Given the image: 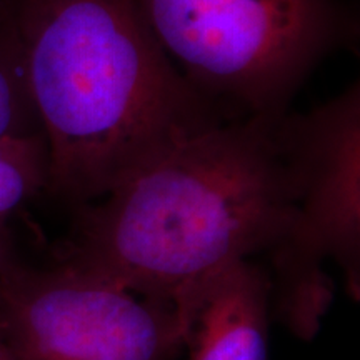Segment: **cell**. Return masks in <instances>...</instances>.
Returning a JSON list of instances; mask_svg holds the SVG:
<instances>
[{
  "label": "cell",
  "mask_w": 360,
  "mask_h": 360,
  "mask_svg": "<svg viewBox=\"0 0 360 360\" xmlns=\"http://www.w3.org/2000/svg\"><path fill=\"white\" fill-rule=\"evenodd\" d=\"M0 359H2V352H0ZM4 360V359H2Z\"/></svg>",
  "instance_id": "obj_9"
},
{
  "label": "cell",
  "mask_w": 360,
  "mask_h": 360,
  "mask_svg": "<svg viewBox=\"0 0 360 360\" xmlns=\"http://www.w3.org/2000/svg\"><path fill=\"white\" fill-rule=\"evenodd\" d=\"M184 347L170 304L62 260L0 269L4 360H172Z\"/></svg>",
  "instance_id": "obj_4"
},
{
  "label": "cell",
  "mask_w": 360,
  "mask_h": 360,
  "mask_svg": "<svg viewBox=\"0 0 360 360\" xmlns=\"http://www.w3.org/2000/svg\"><path fill=\"white\" fill-rule=\"evenodd\" d=\"M44 135L0 141V269L7 262V224L27 200L47 191Z\"/></svg>",
  "instance_id": "obj_7"
},
{
  "label": "cell",
  "mask_w": 360,
  "mask_h": 360,
  "mask_svg": "<svg viewBox=\"0 0 360 360\" xmlns=\"http://www.w3.org/2000/svg\"><path fill=\"white\" fill-rule=\"evenodd\" d=\"M285 117L225 120L75 207L64 260L170 305L240 260L276 265L300 193Z\"/></svg>",
  "instance_id": "obj_1"
},
{
  "label": "cell",
  "mask_w": 360,
  "mask_h": 360,
  "mask_svg": "<svg viewBox=\"0 0 360 360\" xmlns=\"http://www.w3.org/2000/svg\"><path fill=\"white\" fill-rule=\"evenodd\" d=\"M299 172V209L289 245L274 265L282 317L310 335L330 292L322 265L332 260L359 290L360 270V84L305 114L285 117Z\"/></svg>",
  "instance_id": "obj_5"
},
{
  "label": "cell",
  "mask_w": 360,
  "mask_h": 360,
  "mask_svg": "<svg viewBox=\"0 0 360 360\" xmlns=\"http://www.w3.org/2000/svg\"><path fill=\"white\" fill-rule=\"evenodd\" d=\"M49 155L47 191L94 202L225 122L184 79L135 0H0Z\"/></svg>",
  "instance_id": "obj_2"
},
{
  "label": "cell",
  "mask_w": 360,
  "mask_h": 360,
  "mask_svg": "<svg viewBox=\"0 0 360 360\" xmlns=\"http://www.w3.org/2000/svg\"><path fill=\"white\" fill-rule=\"evenodd\" d=\"M184 79L225 120L282 117L312 72L359 39L339 0H135Z\"/></svg>",
  "instance_id": "obj_3"
},
{
  "label": "cell",
  "mask_w": 360,
  "mask_h": 360,
  "mask_svg": "<svg viewBox=\"0 0 360 360\" xmlns=\"http://www.w3.org/2000/svg\"><path fill=\"white\" fill-rule=\"evenodd\" d=\"M0 360H2V359H0Z\"/></svg>",
  "instance_id": "obj_10"
},
{
  "label": "cell",
  "mask_w": 360,
  "mask_h": 360,
  "mask_svg": "<svg viewBox=\"0 0 360 360\" xmlns=\"http://www.w3.org/2000/svg\"><path fill=\"white\" fill-rule=\"evenodd\" d=\"M42 135L19 44L0 15V141Z\"/></svg>",
  "instance_id": "obj_8"
},
{
  "label": "cell",
  "mask_w": 360,
  "mask_h": 360,
  "mask_svg": "<svg viewBox=\"0 0 360 360\" xmlns=\"http://www.w3.org/2000/svg\"><path fill=\"white\" fill-rule=\"evenodd\" d=\"M272 282L240 260L188 292L172 307L191 360H267Z\"/></svg>",
  "instance_id": "obj_6"
}]
</instances>
